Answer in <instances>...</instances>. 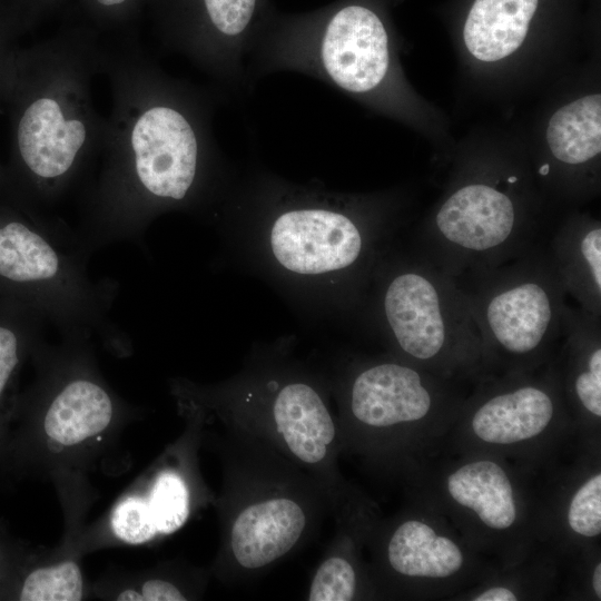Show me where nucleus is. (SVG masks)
<instances>
[{"mask_svg":"<svg viewBox=\"0 0 601 601\" xmlns=\"http://www.w3.org/2000/svg\"><path fill=\"white\" fill-rule=\"evenodd\" d=\"M102 72L112 108L100 168L73 233L87 256L117 242H139L156 214L185 204L198 187L208 150L198 101L145 57L135 37L116 48L104 46Z\"/></svg>","mask_w":601,"mask_h":601,"instance_id":"nucleus-1","label":"nucleus"},{"mask_svg":"<svg viewBox=\"0 0 601 601\" xmlns=\"http://www.w3.org/2000/svg\"><path fill=\"white\" fill-rule=\"evenodd\" d=\"M99 33L87 21L65 23L17 46L0 73V111L10 127L0 197L27 214L41 216L58 203L99 155L106 118L91 96L101 71Z\"/></svg>","mask_w":601,"mask_h":601,"instance_id":"nucleus-2","label":"nucleus"},{"mask_svg":"<svg viewBox=\"0 0 601 601\" xmlns=\"http://www.w3.org/2000/svg\"><path fill=\"white\" fill-rule=\"evenodd\" d=\"M73 233L0 200V297L37 312L68 337L125 336L110 311L119 284L93 280Z\"/></svg>","mask_w":601,"mask_h":601,"instance_id":"nucleus-3","label":"nucleus"},{"mask_svg":"<svg viewBox=\"0 0 601 601\" xmlns=\"http://www.w3.org/2000/svg\"><path fill=\"white\" fill-rule=\"evenodd\" d=\"M461 284L483 346L528 356L563 335L569 306L551 257L522 255Z\"/></svg>","mask_w":601,"mask_h":601,"instance_id":"nucleus-4","label":"nucleus"},{"mask_svg":"<svg viewBox=\"0 0 601 601\" xmlns=\"http://www.w3.org/2000/svg\"><path fill=\"white\" fill-rule=\"evenodd\" d=\"M383 311L397 345L415 359L430 362L449 351L483 346L465 292L428 258L392 278Z\"/></svg>","mask_w":601,"mask_h":601,"instance_id":"nucleus-5","label":"nucleus"},{"mask_svg":"<svg viewBox=\"0 0 601 601\" xmlns=\"http://www.w3.org/2000/svg\"><path fill=\"white\" fill-rule=\"evenodd\" d=\"M319 56L328 77L346 91L374 89L385 77L388 37L375 11L357 3L326 10L319 19Z\"/></svg>","mask_w":601,"mask_h":601,"instance_id":"nucleus-6","label":"nucleus"},{"mask_svg":"<svg viewBox=\"0 0 601 601\" xmlns=\"http://www.w3.org/2000/svg\"><path fill=\"white\" fill-rule=\"evenodd\" d=\"M147 7L166 41L214 66L256 26L265 0H149Z\"/></svg>","mask_w":601,"mask_h":601,"instance_id":"nucleus-7","label":"nucleus"},{"mask_svg":"<svg viewBox=\"0 0 601 601\" xmlns=\"http://www.w3.org/2000/svg\"><path fill=\"white\" fill-rule=\"evenodd\" d=\"M274 256L288 270L322 274L354 264L363 237L347 216L324 209H298L280 215L270 234Z\"/></svg>","mask_w":601,"mask_h":601,"instance_id":"nucleus-8","label":"nucleus"},{"mask_svg":"<svg viewBox=\"0 0 601 601\" xmlns=\"http://www.w3.org/2000/svg\"><path fill=\"white\" fill-rule=\"evenodd\" d=\"M351 406L359 422L386 427L423 418L432 406V395L417 371L384 363L355 378Z\"/></svg>","mask_w":601,"mask_h":601,"instance_id":"nucleus-9","label":"nucleus"},{"mask_svg":"<svg viewBox=\"0 0 601 601\" xmlns=\"http://www.w3.org/2000/svg\"><path fill=\"white\" fill-rule=\"evenodd\" d=\"M306 524L299 504L287 497L254 503L236 518L230 546L237 563L260 569L287 553L300 538Z\"/></svg>","mask_w":601,"mask_h":601,"instance_id":"nucleus-10","label":"nucleus"},{"mask_svg":"<svg viewBox=\"0 0 601 601\" xmlns=\"http://www.w3.org/2000/svg\"><path fill=\"white\" fill-rule=\"evenodd\" d=\"M553 411L545 390L523 385L485 401L473 415L472 428L487 443L512 444L540 434L551 422Z\"/></svg>","mask_w":601,"mask_h":601,"instance_id":"nucleus-11","label":"nucleus"},{"mask_svg":"<svg viewBox=\"0 0 601 601\" xmlns=\"http://www.w3.org/2000/svg\"><path fill=\"white\" fill-rule=\"evenodd\" d=\"M112 414L111 396L102 385L76 374L56 390L46 412L45 430L56 442L73 445L104 431Z\"/></svg>","mask_w":601,"mask_h":601,"instance_id":"nucleus-12","label":"nucleus"},{"mask_svg":"<svg viewBox=\"0 0 601 601\" xmlns=\"http://www.w3.org/2000/svg\"><path fill=\"white\" fill-rule=\"evenodd\" d=\"M274 418L288 450L304 463L325 459L335 425L319 395L308 385L293 383L277 395Z\"/></svg>","mask_w":601,"mask_h":601,"instance_id":"nucleus-13","label":"nucleus"},{"mask_svg":"<svg viewBox=\"0 0 601 601\" xmlns=\"http://www.w3.org/2000/svg\"><path fill=\"white\" fill-rule=\"evenodd\" d=\"M551 260L566 294L580 308L601 315V226H566L552 240Z\"/></svg>","mask_w":601,"mask_h":601,"instance_id":"nucleus-14","label":"nucleus"},{"mask_svg":"<svg viewBox=\"0 0 601 601\" xmlns=\"http://www.w3.org/2000/svg\"><path fill=\"white\" fill-rule=\"evenodd\" d=\"M539 0H475L463 37L479 60L496 61L513 53L524 41Z\"/></svg>","mask_w":601,"mask_h":601,"instance_id":"nucleus-15","label":"nucleus"},{"mask_svg":"<svg viewBox=\"0 0 601 601\" xmlns=\"http://www.w3.org/2000/svg\"><path fill=\"white\" fill-rule=\"evenodd\" d=\"M447 490L455 502L473 510L492 529H508L515 521L516 508L510 480L492 461L463 465L449 476Z\"/></svg>","mask_w":601,"mask_h":601,"instance_id":"nucleus-16","label":"nucleus"},{"mask_svg":"<svg viewBox=\"0 0 601 601\" xmlns=\"http://www.w3.org/2000/svg\"><path fill=\"white\" fill-rule=\"evenodd\" d=\"M392 568L407 577L446 578L463 563L459 546L437 535L426 523L410 520L401 524L388 543Z\"/></svg>","mask_w":601,"mask_h":601,"instance_id":"nucleus-17","label":"nucleus"},{"mask_svg":"<svg viewBox=\"0 0 601 601\" xmlns=\"http://www.w3.org/2000/svg\"><path fill=\"white\" fill-rule=\"evenodd\" d=\"M546 141L563 164L581 165L601 151V96L582 97L560 108L550 119Z\"/></svg>","mask_w":601,"mask_h":601,"instance_id":"nucleus-18","label":"nucleus"},{"mask_svg":"<svg viewBox=\"0 0 601 601\" xmlns=\"http://www.w3.org/2000/svg\"><path fill=\"white\" fill-rule=\"evenodd\" d=\"M82 577L75 562L41 568L26 579L22 601H79L82 598Z\"/></svg>","mask_w":601,"mask_h":601,"instance_id":"nucleus-19","label":"nucleus"},{"mask_svg":"<svg viewBox=\"0 0 601 601\" xmlns=\"http://www.w3.org/2000/svg\"><path fill=\"white\" fill-rule=\"evenodd\" d=\"M158 533L177 531L188 516V492L180 476L165 472L156 480L147 499Z\"/></svg>","mask_w":601,"mask_h":601,"instance_id":"nucleus-20","label":"nucleus"},{"mask_svg":"<svg viewBox=\"0 0 601 601\" xmlns=\"http://www.w3.org/2000/svg\"><path fill=\"white\" fill-rule=\"evenodd\" d=\"M356 578L343 558L332 556L317 569L309 589V601H348L354 598Z\"/></svg>","mask_w":601,"mask_h":601,"instance_id":"nucleus-21","label":"nucleus"},{"mask_svg":"<svg viewBox=\"0 0 601 601\" xmlns=\"http://www.w3.org/2000/svg\"><path fill=\"white\" fill-rule=\"evenodd\" d=\"M115 534L130 544L149 541L158 531L147 499L129 496L121 501L111 515Z\"/></svg>","mask_w":601,"mask_h":601,"instance_id":"nucleus-22","label":"nucleus"},{"mask_svg":"<svg viewBox=\"0 0 601 601\" xmlns=\"http://www.w3.org/2000/svg\"><path fill=\"white\" fill-rule=\"evenodd\" d=\"M149 0H78L85 21L99 32L127 28Z\"/></svg>","mask_w":601,"mask_h":601,"instance_id":"nucleus-23","label":"nucleus"},{"mask_svg":"<svg viewBox=\"0 0 601 601\" xmlns=\"http://www.w3.org/2000/svg\"><path fill=\"white\" fill-rule=\"evenodd\" d=\"M570 528L583 536L601 532V474L588 480L574 494L568 511Z\"/></svg>","mask_w":601,"mask_h":601,"instance_id":"nucleus-24","label":"nucleus"},{"mask_svg":"<svg viewBox=\"0 0 601 601\" xmlns=\"http://www.w3.org/2000/svg\"><path fill=\"white\" fill-rule=\"evenodd\" d=\"M66 0H0V17L14 23L24 35L55 16Z\"/></svg>","mask_w":601,"mask_h":601,"instance_id":"nucleus-25","label":"nucleus"},{"mask_svg":"<svg viewBox=\"0 0 601 601\" xmlns=\"http://www.w3.org/2000/svg\"><path fill=\"white\" fill-rule=\"evenodd\" d=\"M577 397L585 410L601 416V347L590 354L584 368L580 370L573 382Z\"/></svg>","mask_w":601,"mask_h":601,"instance_id":"nucleus-26","label":"nucleus"},{"mask_svg":"<svg viewBox=\"0 0 601 601\" xmlns=\"http://www.w3.org/2000/svg\"><path fill=\"white\" fill-rule=\"evenodd\" d=\"M141 601H183L186 598L171 583L152 579L144 583L141 589Z\"/></svg>","mask_w":601,"mask_h":601,"instance_id":"nucleus-27","label":"nucleus"},{"mask_svg":"<svg viewBox=\"0 0 601 601\" xmlns=\"http://www.w3.org/2000/svg\"><path fill=\"white\" fill-rule=\"evenodd\" d=\"M22 35L14 23L0 17V73Z\"/></svg>","mask_w":601,"mask_h":601,"instance_id":"nucleus-28","label":"nucleus"},{"mask_svg":"<svg viewBox=\"0 0 601 601\" xmlns=\"http://www.w3.org/2000/svg\"><path fill=\"white\" fill-rule=\"evenodd\" d=\"M515 594L506 588H492L474 599V601H514Z\"/></svg>","mask_w":601,"mask_h":601,"instance_id":"nucleus-29","label":"nucleus"},{"mask_svg":"<svg viewBox=\"0 0 601 601\" xmlns=\"http://www.w3.org/2000/svg\"><path fill=\"white\" fill-rule=\"evenodd\" d=\"M593 589L597 595L601 597V563H598L593 572Z\"/></svg>","mask_w":601,"mask_h":601,"instance_id":"nucleus-30","label":"nucleus"},{"mask_svg":"<svg viewBox=\"0 0 601 601\" xmlns=\"http://www.w3.org/2000/svg\"><path fill=\"white\" fill-rule=\"evenodd\" d=\"M117 600H120V601H141V597H140V593H138L137 591L135 590H125L124 592H121Z\"/></svg>","mask_w":601,"mask_h":601,"instance_id":"nucleus-31","label":"nucleus"},{"mask_svg":"<svg viewBox=\"0 0 601 601\" xmlns=\"http://www.w3.org/2000/svg\"><path fill=\"white\" fill-rule=\"evenodd\" d=\"M2 169H3V166L0 165V183H1V178H2Z\"/></svg>","mask_w":601,"mask_h":601,"instance_id":"nucleus-32","label":"nucleus"}]
</instances>
